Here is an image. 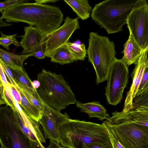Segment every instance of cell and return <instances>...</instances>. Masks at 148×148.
<instances>
[{
  "instance_id": "obj_35",
  "label": "cell",
  "mask_w": 148,
  "mask_h": 148,
  "mask_svg": "<svg viewBox=\"0 0 148 148\" xmlns=\"http://www.w3.org/2000/svg\"><path fill=\"white\" fill-rule=\"evenodd\" d=\"M87 148H113L112 145H105L96 143L88 145Z\"/></svg>"
},
{
  "instance_id": "obj_23",
  "label": "cell",
  "mask_w": 148,
  "mask_h": 148,
  "mask_svg": "<svg viewBox=\"0 0 148 148\" xmlns=\"http://www.w3.org/2000/svg\"><path fill=\"white\" fill-rule=\"evenodd\" d=\"M65 45L69 50L75 61H82L85 60L87 54V50L84 43L78 44L68 42Z\"/></svg>"
},
{
  "instance_id": "obj_16",
  "label": "cell",
  "mask_w": 148,
  "mask_h": 148,
  "mask_svg": "<svg viewBox=\"0 0 148 148\" xmlns=\"http://www.w3.org/2000/svg\"><path fill=\"white\" fill-rule=\"evenodd\" d=\"M129 31V36L124 45L122 52L123 56L121 59L127 66L132 64H135L143 51L130 31Z\"/></svg>"
},
{
  "instance_id": "obj_14",
  "label": "cell",
  "mask_w": 148,
  "mask_h": 148,
  "mask_svg": "<svg viewBox=\"0 0 148 148\" xmlns=\"http://www.w3.org/2000/svg\"><path fill=\"white\" fill-rule=\"evenodd\" d=\"M24 34L18 37L21 38L20 45L23 48L21 55L29 53L36 49L45 44L48 35L45 34L35 27H25Z\"/></svg>"
},
{
  "instance_id": "obj_9",
  "label": "cell",
  "mask_w": 148,
  "mask_h": 148,
  "mask_svg": "<svg viewBox=\"0 0 148 148\" xmlns=\"http://www.w3.org/2000/svg\"><path fill=\"white\" fill-rule=\"evenodd\" d=\"M126 23L143 51L148 48V4L146 0H136Z\"/></svg>"
},
{
  "instance_id": "obj_17",
  "label": "cell",
  "mask_w": 148,
  "mask_h": 148,
  "mask_svg": "<svg viewBox=\"0 0 148 148\" xmlns=\"http://www.w3.org/2000/svg\"><path fill=\"white\" fill-rule=\"evenodd\" d=\"M76 106L80 111L87 114L90 118L96 117L103 121L110 116L107 113V110L99 101L82 103L76 100Z\"/></svg>"
},
{
  "instance_id": "obj_3",
  "label": "cell",
  "mask_w": 148,
  "mask_h": 148,
  "mask_svg": "<svg viewBox=\"0 0 148 148\" xmlns=\"http://www.w3.org/2000/svg\"><path fill=\"white\" fill-rule=\"evenodd\" d=\"M37 80L40 85L36 89L37 92L48 106L60 111L76 103L75 94L61 75L43 69L38 74Z\"/></svg>"
},
{
  "instance_id": "obj_38",
  "label": "cell",
  "mask_w": 148,
  "mask_h": 148,
  "mask_svg": "<svg viewBox=\"0 0 148 148\" xmlns=\"http://www.w3.org/2000/svg\"><path fill=\"white\" fill-rule=\"evenodd\" d=\"M12 24L7 23L2 20V18L0 17V27L5 26H9L11 25Z\"/></svg>"
},
{
  "instance_id": "obj_40",
  "label": "cell",
  "mask_w": 148,
  "mask_h": 148,
  "mask_svg": "<svg viewBox=\"0 0 148 148\" xmlns=\"http://www.w3.org/2000/svg\"><path fill=\"white\" fill-rule=\"evenodd\" d=\"M60 148H66V147H60Z\"/></svg>"
},
{
  "instance_id": "obj_37",
  "label": "cell",
  "mask_w": 148,
  "mask_h": 148,
  "mask_svg": "<svg viewBox=\"0 0 148 148\" xmlns=\"http://www.w3.org/2000/svg\"><path fill=\"white\" fill-rule=\"evenodd\" d=\"M58 0H36V3L41 4H43L48 3H55Z\"/></svg>"
},
{
  "instance_id": "obj_7",
  "label": "cell",
  "mask_w": 148,
  "mask_h": 148,
  "mask_svg": "<svg viewBox=\"0 0 148 148\" xmlns=\"http://www.w3.org/2000/svg\"><path fill=\"white\" fill-rule=\"evenodd\" d=\"M112 129L125 148H148V127L128 122H103Z\"/></svg>"
},
{
  "instance_id": "obj_19",
  "label": "cell",
  "mask_w": 148,
  "mask_h": 148,
  "mask_svg": "<svg viewBox=\"0 0 148 148\" xmlns=\"http://www.w3.org/2000/svg\"><path fill=\"white\" fill-rule=\"evenodd\" d=\"M16 85L21 87L34 97L42 101L32 84V82L24 69L16 70L11 69Z\"/></svg>"
},
{
  "instance_id": "obj_30",
  "label": "cell",
  "mask_w": 148,
  "mask_h": 148,
  "mask_svg": "<svg viewBox=\"0 0 148 148\" xmlns=\"http://www.w3.org/2000/svg\"><path fill=\"white\" fill-rule=\"evenodd\" d=\"M26 1L24 0H7L0 2V12L2 13L3 11L8 8Z\"/></svg>"
},
{
  "instance_id": "obj_29",
  "label": "cell",
  "mask_w": 148,
  "mask_h": 148,
  "mask_svg": "<svg viewBox=\"0 0 148 148\" xmlns=\"http://www.w3.org/2000/svg\"><path fill=\"white\" fill-rule=\"evenodd\" d=\"M0 63L5 75L7 76L9 83L12 85L16 86V84L11 69L8 67L0 58Z\"/></svg>"
},
{
  "instance_id": "obj_32",
  "label": "cell",
  "mask_w": 148,
  "mask_h": 148,
  "mask_svg": "<svg viewBox=\"0 0 148 148\" xmlns=\"http://www.w3.org/2000/svg\"><path fill=\"white\" fill-rule=\"evenodd\" d=\"M45 44L36 49L30 53L32 56H34L38 59H41L45 58Z\"/></svg>"
},
{
  "instance_id": "obj_4",
  "label": "cell",
  "mask_w": 148,
  "mask_h": 148,
  "mask_svg": "<svg viewBox=\"0 0 148 148\" xmlns=\"http://www.w3.org/2000/svg\"><path fill=\"white\" fill-rule=\"evenodd\" d=\"M136 0H106L96 4L91 17L108 34L119 32L126 23L127 17Z\"/></svg>"
},
{
  "instance_id": "obj_26",
  "label": "cell",
  "mask_w": 148,
  "mask_h": 148,
  "mask_svg": "<svg viewBox=\"0 0 148 148\" xmlns=\"http://www.w3.org/2000/svg\"><path fill=\"white\" fill-rule=\"evenodd\" d=\"M2 97L6 105L9 106L12 109L16 108L15 101L11 94L9 85L8 86L3 87Z\"/></svg>"
},
{
  "instance_id": "obj_33",
  "label": "cell",
  "mask_w": 148,
  "mask_h": 148,
  "mask_svg": "<svg viewBox=\"0 0 148 148\" xmlns=\"http://www.w3.org/2000/svg\"><path fill=\"white\" fill-rule=\"evenodd\" d=\"M9 85L10 86L11 94L15 101L19 105H20L21 103V96L16 86L11 85L9 82Z\"/></svg>"
},
{
  "instance_id": "obj_27",
  "label": "cell",
  "mask_w": 148,
  "mask_h": 148,
  "mask_svg": "<svg viewBox=\"0 0 148 148\" xmlns=\"http://www.w3.org/2000/svg\"><path fill=\"white\" fill-rule=\"evenodd\" d=\"M17 86L29 101L37 108L42 113L44 105L43 101H39L28 93L23 88L17 85Z\"/></svg>"
},
{
  "instance_id": "obj_8",
  "label": "cell",
  "mask_w": 148,
  "mask_h": 148,
  "mask_svg": "<svg viewBox=\"0 0 148 148\" xmlns=\"http://www.w3.org/2000/svg\"><path fill=\"white\" fill-rule=\"evenodd\" d=\"M128 74L127 66L121 59L116 58L110 68L105 88V95L109 104L116 106L121 102Z\"/></svg>"
},
{
  "instance_id": "obj_1",
  "label": "cell",
  "mask_w": 148,
  "mask_h": 148,
  "mask_svg": "<svg viewBox=\"0 0 148 148\" xmlns=\"http://www.w3.org/2000/svg\"><path fill=\"white\" fill-rule=\"evenodd\" d=\"M1 17L8 22H23L34 26L49 35L61 25L64 15L58 7L49 5L23 2L3 12Z\"/></svg>"
},
{
  "instance_id": "obj_34",
  "label": "cell",
  "mask_w": 148,
  "mask_h": 148,
  "mask_svg": "<svg viewBox=\"0 0 148 148\" xmlns=\"http://www.w3.org/2000/svg\"><path fill=\"white\" fill-rule=\"evenodd\" d=\"M61 146L60 144L52 140H50L49 144L48 147L45 148H60ZM34 148H42L40 145L37 143L35 142Z\"/></svg>"
},
{
  "instance_id": "obj_39",
  "label": "cell",
  "mask_w": 148,
  "mask_h": 148,
  "mask_svg": "<svg viewBox=\"0 0 148 148\" xmlns=\"http://www.w3.org/2000/svg\"><path fill=\"white\" fill-rule=\"evenodd\" d=\"M32 84L34 88L35 89L37 88L40 85L39 82L37 80L32 82Z\"/></svg>"
},
{
  "instance_id": "obj_20",
  "label": "cell",
  "mask_w": 148,
  "mask_h": 148,
  "mask_svg": "<svg viewBox=\"0 0 148 148\" xmlns=\"http://www.w3.org/2000/svg\"><path fill=\"white\" fill-rule=\"evenodd\" d=\"M72 9L78 18L84 20L90 16L92 8L87 0H64Z\"/></svg>"
},
{
  "instance_id": "obj_5",
  "label": "cell",
  "mask_w": 148,
  "mask_h": 148,
  "mask_svg": "<svg viewBox=\"0 0 148 148\" xmlns=\"http://www.w3.org/2000/svg\"><path fill=\"white\" fill-rule=\"evenodd\" d=\"M87 50L88 61L95 71L97 85L107 80L110 68L116 58L115 44L106 36L90 33Z\"/></svg>"
},
{
  "instance_id": "obj_15",
  "label": "cell",
  "mask_w": 148,
  "mask_h": 148,
  "mask_svg": "<svg viewBox=\"0 0 148 148\" xmlns=\"http://www.w3.org/2000/svg\"><path fill=\"white\" fill-rule=\"evenodd\" d=\"M112 116L106 120L114 123L128 122L142 125L148 127V110L132 109L127 112L116 111Z\"/></svg>"
},
{
  "instance_id": "obj_28",
  "label": "cell",
  "mask_w": 148,
  "mask_h": 148,
  "mask_svg": "<svg viewBox=\"0 0 148 148\" xmlns=\"http://www.w3.org/2000/svg\"><path fill=\"white\" fill-rule=\"evenodd\" d=\"M148 91V67L145 69L138 88L136 96Z\"/></svg>"
},
{
  "instance_id": "obj_2",
  "label": "cell",
  "mask_w": 148,
  "mask_h": 148,
  "mask_svg": "<svg viewBox=\"0 0 148 148\" xmlns=\"http://www.w3.org/2000/svg\"><path fill=\"white\" fill-rule=\"evenodd\" d=\"M60 144L67 148H87L89 145L99 143L112 145L106 126L70 118L59 128Z\"/></svg>"
},
{
  "instance_id": "obj_13",
  "label": "cell",
  "mask_w": 148,
  "mask_h": 148,
  "mask_svg": "<svg viewBox=\"0 0 148 148\" xmlns=\"http://www.w3.org/2000/svg\"><path fill=\"white\" fill-rule=\"evenodd\" d=\"M148 48L143 50L135 64L134 69L131 75L133 80L132 83L127 93L122 112H127L133 109V100L136 96L144 71L148 67Z\"/></svg>"
},
{
  "instance_id": "obj_12",
  "label": "cell",
  "mask_w": 148,
  "mask_h": 148,
  "mask_svg": "<svg viewBox=\"0 0 148 148\" xmlns=\"http://www.w3.org/2000/svg\"><path fill=\"white\" fill-rule=\"evenodd\" d=\"M15 104L16 107L13 110L21 130L31 140L39 143L42 148H45L42 144L45 143V138L40 129L39 123L29 117L16 101Z\"/></svg>"
},
{
  "instance_id": "obj_36",
  "label": "cell",
  "mask_w": 148,
  "mask_h": 148,
  "mask_svg": "<svg viewBox=\"0 0 148 148\" xmlns=\"http://www.w3.org/2000/svg\"><path fill=\"white\" fill-rule=\"evenodd\" d=\"M3 89V87L0 77V106L5 104V101L2 97V93Z\"/></svg>"
},
{
  "instance_id": "obj_21",
  "label": "cell",
  "mask_w": 148,
  "mask_h": 148,
  "mask_svg": "<svg viewBox=\"0 0 148 148\" xmlns=\"http://www.w3.org/2000/svg\"><path fill=\"white\" fill-rule=\"evenodd\" d=\"M16 87L19 92L21 97V106L26 114L30 118L38 122L41 118L42 112L36 106L31 103L23 95L18 88Z\"/></svg>"
},
{
  "instance_id": "obj_10",
  "label": "cell",
  "mask_w": 148,
  "mask_h": 148,
  "mask_svg": "<svg viewBox=\"0 0 148 148\" xmlns=\"http://www.w3.org/2000/svg\"><path fill=\"white\" fill-rule=\"evenodd\" d=\"M79 28L78 18L67 16L64 24L49 35L45 42V56L51 58L53 52L68 42L72 34Z\"/></svg>"
},
{
  "instance_id": "obj_24",
  "label": "cell",
  "mask_w": 148,
  "mask_h": 148,
  "mask_svg": "<svg viewBox=\"0 0 148 148\" xmlns=\"http://www.w3.org/2000/svg\"><path fill=\"white\" fill-rule=\"evenodd\" d=\"M134 99L133 109L136 110H148V91L145 92Z\"/></svg>"
},
{
  "instance_id": "obj_18",
  "label": "cell",
  "mask_w": 148,
  "mask_h": 148,
  "mask_svg": "<svg viewBox=\"0 0 148 148\" xmlns=\"http://www.w3.org/2000/svg\"><path fill=\"white\" fill-rule=\"evenodd\" d=\"M32 56L29 53L17 55L8 51L0 48V58L10 69L20 70L23 69L24 61L29 57Z\"/></svg>"
},
{
  "instance_id": "obj_11",
  "label": "cell",
  "mask_w": 148,
  "mask_h": 148,
  "mask_svg": "<svg viewBox=\"0 0 148 148\" xmlns=\"http://www.w3.org/2000/svg\"><path fill=\"white\" fill-rule=\"evenodd\" d=\"M70 119L66 112L63 114L60 111L51 108L44 103L42 116L38 122L42 127L45 138L53 140L60 144L59 127L62 123Z\"/></svg>"
},
{
  "instance_id": "obj_25",
  "label": "cell",
  "mask_w": 148,
  "mask_h": 148,
  "mask_svg": "<svg viewBox=\"0 0 148 148\" xmlns=\"http://www.w3.org/2000/svg\"><path fill=\"white\" fill-rule=\"evenodd\" d=\"M1 36L0 37V45L3 46L7 50H10L9 46L13 44L17 47L20 45V42L16 39L17 34L7 35L4 34L0 32Z\"/></svg>"
},
{
  "instance_id": "obj_22",
  "label": "cell",
  "mask_w": 148,
  "mask_h": 148,
  "mask_svg": "<svg viewBox=\"0 0 148 148\" xmlns=\"http://www.w3.org/2000/svg\"><path fill=\"white\" fill-rule=\"evenodd\" d=\"M50 58L51 62L61 65L69 64L75 61L71 53L65 45L56 50Z\"/></svg>"
},
{
  "instance_id": "obj_31",
  "label": "cell",
  "mask_w": 148,
  "mask_h": 148,
  "mask_svg": "<svg viewBox=\"0 0 148 148\" xmlns=\"http://www.w3.org/2000/svg\"><path fill=\"white\" fill-rule=\"evenodd\" d=\"M107 127L110 134V139L113 148H125L119 142L116 136L109 126Z\"/></svg>"
},
{
  "instance_id": "obj_6",
  "label": "cell",
  "mask_w": 148,
  "mask_h": 148,
  "mask_svg": "<svg viewBox=\"0 0 148 148\" xmlns=\"http://www.w3.org/2000/svg\"><path fill=\"white\" fill-rule=\"evenodd\" d=\"M35 142L21 130L13 109L7 105L1 107V148H34Z\"/></svg>"
}]
</instances>
